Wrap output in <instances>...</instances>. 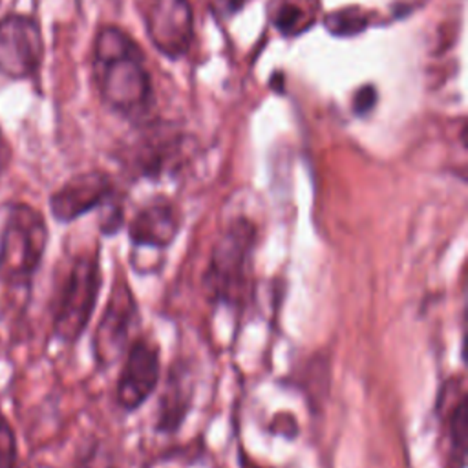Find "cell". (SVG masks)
Segmentation results:
<instances>
[{"instance_id":"cell-2","label":"cell","mask_w":468,"mask_h":468,"mask_svg":"<svg viewBox=\"0 0 468 468\" xmlns=\"http://www.w3.org/2000/svg\"><path fill=\"white\" fill-rule=\"evenodd\" d=\"M258 229L249 218H234L212 245L205 269V291L219 305L241 307L252 285Z\"/></svg>"},{"instance_id":"cell-7","label":"cell","mask_w":468,"mask_h":468,"mask_svg":"<svg viewBox=\"0 0 468 468\" xmlns=\"http://www.w3.org/2000/svg\"><path fill=\"white\" fill-rule=\"evenodd\" d=\"M161 382V356L155 342L137 336L124 351L115 384V404L132 413L139 410Z\"/></svg>"},{"instance_id":"cell-9","label":"cell","mask_w":468,"mask_h":468,"mask_svg":"<svg viewBox=\"0 0 468 468\" xmlns=\"http://www.w3.org/2000/svg\"><path fill=\"white\" fill-rule=\"evenodd\" d=\"M113 179L102 170L71 176L49 196V212L57 223L68 225L113 199Z\"/></svg>"},{"instance_id":"cell-19","label":"cell","mask_w":468,"mask_h":468,"mask_svg":"<svg viewBox=\"0 0 468 468\" xmlns=\"http://www.w3.org/2000/svg\"><path fill=\"white\" fill-rule=\"evenodd\" d=\"M239 468H272V466L260 464V463H256L254 459L247 457L243 452H239Z\"/></svg>"},{"instance_id":"cell-1","label":"cell","mask_w":468,"mask_h":468,"mask_svg":"<svg viewBox=\"0 0 468 468\" xmlns=\"http://www.w3.org/2000/svg\"><path fill=\"white\" fill-rule=\"evenodd\" d=\"M91 71L104 106L113 113L139 121L154 104V86L137 42L121 27L104 26L97 31Z\"/></svg>"},{"instance_id":"cell-17","label":"cell","mask_w":468,"mask_h":468,"mask_svg":"<svg viewBox=\"0 0 468 468\" xmlns=\"http://www.w3.org/2000/svg\"><path fill=\"white\" fill-rule=\"evenodd\" d=\"M9 163H11V146H9L5 135H4V132L0 128V179L7 172Z\"/></svg>"},{"instance_id":"cell-3","label":"cell","mask_w":468,"mask_h":468,"mask_svg":"<svg viewBox=\"0 0 468 468\" xmlns=\"http://www.w3.org/2000/svg\"><path fill=\"white\" fill-rule=\"evenodd\" d=\"M102 287L97 250L71 256L51 294V335L62 346H75L84 335Z\"/></svg>"},{"instance_id":"cell-15","label":"cell","mask_w":468,"mask_h":468,"mask_svg":"<svg viewBox=\"0 0 468 468\" xmlns=\"http://www.w3.org/2000/svg\"><path fill=\"white\" fill-rule=\"evenodd\" d=\"M18 466V446L13 426L0 410V468Z\"/></svg>"},{"instance_id":"cell-12","label":"cell","mask_w":468,"mask_h":468,"mask_svg":"<svg viewBox=\"0 0 468 468\" xmlns=\"http://www.w3.org/2000/svg\"><path fill=\"white\" fill-rule=\"evenodd\" d=\"M181 139V135L161 133V130L143 137L132 159L133 170L143 177H159L177 170L183 154Z\"/></svg>"},{"instance_id":"cell-13","label":"cell","mask_w":468,"mask_h":468,"mask_svg":"<svg viewBox=\"0 0 468 468\" xmlns=\"http://www.w3.org/2000/svg\"><path fill=\"white\" fill-rule=\"evenodd\" d=\"M271 18L283 35H298L313 26L314 13L302 0H274Z\"/></svg>"},{"instance_id":"cell-5","label":"cell","mask_w":468,"mask_h":468,"mask_svg":"<svg viewBox=\"0 0 468 468\" xmlns=\"http://www.w3.org/2000/svg\"><path fill=\"white\" fill-rule=\"evenodd\" d=\"M139 318L137 302L124 278H115L102 316L91 338L93 360L99 367L117 362L132 342V329Z\"/></svg>"},{"instance_id":"cell-20","label":"cell","mask_w":468,"mask_h":468,"mask_svg":"<svg viewBox=\"0 0 468 468\" xmlns=\"http://www.w3.org/2000/svg\"><path fill=\"white\" fill-rule=\"evenodd\" d=\"M221 4H225L229 11H236L245 4V0H221Z\"/></svg>"},{"instance_id":"cell-10","label":"cell","mask_w":468,"mask_h":468,"mask_svg":"<svg viewBox=\"0 0 468 468\" xmlns=\"http://www.w3.org/2000/svg\"><path fill=\"white\" fill-rule=\"evenodd\" d=\"M181 223L177 205L157 196L135 210L128 223V239L135 250H165L177 238Z\"/></svg>"},{"instance_id":"cell-4","label":"cell","mask_w":468,"mask_h":468,"mask_svg":"<svg viewBox=\"0 0 468 468\" xmlns=\"http://www.w3.org/2000/svg\"><path fill=\"white\" fill-rule=\"evenodd\" d=\"M49 241L44 214L29 203H11L0 229V283L29 291Z\"/></svg>"},{"instance_id":"cell-11","label":"cell","mask_w":468,"mask_h":468,"mask_svg":"<svg viewBox=\"0 0 468 468\" xmlns=\"http://www.w3.org/2000/svg\"><path fill=\"white\" fill-rule=\"evenodd\" d=\"M194 384L190 380V371L183 362H174L166 375L163 391L157 402L155 431L174 433L185 422L192 408Z\"/></svg>"},{"instance_id":"cell-14","label":"cell","mask_w":468,"mask_h":468,"mask_svg":"<svg viewBox=\"0 0 468 468\" xmlns=\"http://www.w3.org/2000/svg\"><path fill=\"white\" fill-rule=\"evenodd\" d=\"M446 433L450 441L452 459L461 468L464 466V453H466V397L461 395L453 400L452 408L446 415Z\"/></svg>"},{"instance_id":"cell-6","label":"cell","mask_w":468,"mask_h":468,"mask_svg":"<svg viewBox=\"0 0 468 468\" xmlns=\"http://www.w3.org/2000/svg\"><path fill=\"white\" fill-rule=\"evenodd\" d=\"M44 58V38L35 16H0V75L11 80L35 79Z\"/></svg>"},{"instance_id":"cell-8","label":"cell","mask_w":468,"mask_h":468,"mask_svg":"<svg viewBox=\"0 0 468 468\" xmlns=\"http://www.w3.org/2000/svg\"><path fill=\"white\" fill-rule=\"evenodd\" d=\"M146 35L166 58H181L194 40V13L190 0H148Z\"/></svg>"},{"instance_id":"cell-16","label":"cell","mask_w":468,"mask_h":468,"mask_svg":"<svg viewBox=\"0 0 468 468\" xmlns=\"http://www.w3.org/2000/svg\"><path fill=\"white\" fill-rule=\"evenodd\" d=\"M325 24H327L329 31H333L336 35H351V33H356L362 27H366L367 20H366V15L353 13L351 9H347V11L331 13L325 18Z\"/></svg>"},{"instance_id":"cell-18","label":"cell","mask_w":468,"mask_h":468,"mask_svg":"<svg viewBox=\"0 0 468 468\" xmlns=\"http://www.w3.org/2000/svg\"><path fill=\"white\" fill-rule=\"evenodd\" d=\"M360 93L364 95L362 99H355V108L358 110V112H367L373 104H375V99H377V93H375V90L371 88V86H366V88H362L360 90Z\"/></svg>"}]
</instances>
